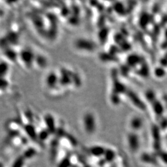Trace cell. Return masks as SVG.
I'll return each instance as SVG.
<instances>
[{
    "label": "cell",
    "mask_w": 167,
    "mask_h": 167,
    "mask_svg": "<svg viewBox=\"0 0 167 167\" xmlns=\"http://www.w3.org/2000/svg\"><path fill=\"white\" fill-rule=\"evenodd\" d=\"M105 150L103 147L102 146H94L90 148V152L91 154L95 157H100L104 155Z\"/></svg>",
    "instance_id": "obj_3"
},
{
    "label": "cell",
    "mask_w": 167,
    "mask_h": 167,
    "mask_svg": "<svg viewBox=\"0 0 167 167\" xmlns=\"http://www.w3.org/2000/svg\"><path fill=\"white\" fill-rule=\"evenodd\" d=\"M84 127L89 134L93 133L95 130V123L94 117L91 115H87L84 116Z\"/></svg>",
    "instance_id": "obj_1"
},
{
    "label": "cell",
    "mask_w": 167,
    "mask_h": 167,
    "mask_svg": "<svg viewBox=\"0 0 167 167\" xmlns=\"http://www.w3.org/2000/svg\"><path fill=\"white\" fill-rule=\"evenodd\" d=\"M141 160L145 163H152L155 165L157 163V161L155 157L153 156L148 154V153H144L141 156Z\"/></svg>",
    "instance_id": "obj_4"
},
{
    "label": "cell",
    "mask_w": 167,
    "mask_h": 167,
    "mask_svg": "<svg viewBox=\"0 0 167 167\" xmlns=\"http://www.w3.org/2000/svg\"><path fill=\"white\" fill-rule=\"evenodd\" d=\"M128 144L130 149L132 151H136L139 147L138 137L134 134H130L127 137Z\"/></svg>",
    "instance_id": "obj_2"
},
{
    "label": "cell",
    "mask_w": 167,
    "mask_h": 167,
    "mask_svg": "<svg viewBox=\"0 0 167 167\" xmlns=\"http://www.w3.org/2000/svg\"><path fill=\"white\" fill-rule=\"evenodd\" d=\"M103 155L105 156V160L107 161H112L115 158V153L110 149H106Z\"/></svg>",
    "instance_id": "obj_5"
},
{
    "label": "cell",
    "mask_w": 167,
    "mask_h": 167,
    "mask_svg": "<svg viewBox=\"0 0 167 167\" xmlns=\"http://www.w3.org/2000/svg\"><path fill=\"white\" fill-rule=\"evenodd\" d=\"M161 159L165 163L167 164V153L166 152H162L161 153L159 154Z\"/></svg>",
    "instance_id": "obj_8"
},
{
    "label": "cell",
    "mask_w": 167,
    "mask_h": 167,
    "mask_svg": "<svg viewBox=\"0 0 167 167\" xmlns=\"http://www.w3.org/2000/svg\"><path fill=\"white\" fill-rule=\"evenodd\" d=\"M131 126L134 129H137L141 126V122L139 119L137 118H136V119H134L131 122Z\"/></svg>",
    "instance_id": "obj_6"
},
{
    "label": "cell",
    "mask_w": 167,
    "mask_h": 167,
    "mask_svg": "<svg viewBox=\"0 0 167 167\" xmlns=\"http://www.w3.org/2000/svg\"><path fill=\"white\" fill-rule=\"evenodd\" d=\"M70 160L68 158L63 159L59 164L58 167H69Z\"/></svg>",
    "instance_id": "obj_7"
}]
</instances>
